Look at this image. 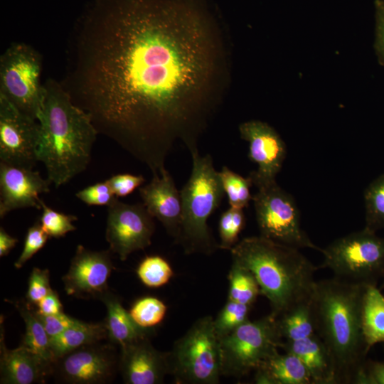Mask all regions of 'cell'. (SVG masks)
I'll return each instance as SVG.
<instances>
[{"label":"cell","mask_w":384,"mask_h":384,"mask_svg":"<svg viewBox=\"0 0 384 384\" xmlns=\"http://www.w3.org/2000/svg\"><path fill=\"white\" fill-rule=\"evenodd\" d=\"M154 218L143 203H127L117 198L107 207L105 238L109 250L124 261L133 252L149 246Z\"/></svg>","instance_id":"8fae6325"},{"label":"cell","mask_w":384,"mask_h":384,"mask_svg":"<svg viewBox=\"0 0 384 384\" xmlns=\"http://www.w3.org/2000/svg\"><path fill=\"white\" fill-rule=\"evenodd\" d=\"M376 43L375 47L380 61L384 64V0H376Z\"/></svg>","instance_id":"60d3db41"},{"label":"cell","mask_w":384,"mask_h":384,"mask_svg":"<svg viewBox=\"0 0 384 384\" xmlns=\"http://www.w3.org/2000/svg\"><path fill=\"white\" fill-rule=\"evenodd\" d=\"M321 252L320 267L330 270L339 279L376 284L384 277V238L366 228L334 240Z\"/></svg>","instance_id":"ba28073f"},{"label":"cell","mask_w":384,"mask_h":384,"mask_svg":"<svg viewBox=\"0 0 384 384\" xmlns=\"http://www.w3.org/2000/svg\"><path fill=\"white\" fill-rule=\"evenodd\" d=\"M169 375L179 384H217L221 373L219 338L213 318L197 319L168 352Z\"/></svg>","instance_id":"8992f818"},{"label":"cell","mask_w":384,"mask_h":384,"mask_svg":"<svg viewBox=\"0 0 384 384\" xmlns=\"http://www.w3.org/2000/svg\"><path fill=\"white\" fill-rule=\"evenodd\" d=\"M60 82L99 134L152 175L189 152L216 105L219 48L193 0H94L77 21Z\"/></svg>","instance_id":"6da1fadb"},{"label":"cell","mask_w":384,"mask_h":384,"mask_svg":"<svg viewBox=\"0 0 384 384\" xmlns=\"http://www.w3.org/2000/svg\"><path fill=\"white\" fill-rule=\"evenodd\" d=\"M257 188L252 201L260 235L299 249L321 251L302 230L299 208L291 194L276 181Z\"/></svg>","instance_id":"30bf717a"},{"label":"cell","mask_w":384,"mask_h":384,"mask_svg":"<svg viewBox=\"0 0 384 384\" xmlns=\"http://www.w3.org/2000/svg\"><path fill=\"white\" fill-rule=\"evenodd\" d=\"M252 306L228 299L215 319L214 329L218 338L234 331L249 320Z\"/></svg>","instance_id":"4dcf8cb0"},{"label":"cell","mask_w":384,"mask_h":384,"mask_svg":"<svg viewBox=\"0 0 384 384\" xmlns=\"http://www.w3.org/2000/svg\"><path fill=\"white\" fill-rule=\"evenodd\" d=\"M363 338L369 351L376 343L384 342V296L376 284H366L361 306Z\"/></svg>","instance_id":"cb8c5ba5"},{"label":"cell","mask_w":384,"mask_h":384,"mask_svg":"<svg viewBox=\"0 0 384 384\" xmlns=\"http://www.w3.org/2000/svg\"><path fill=\"white\" fill-rule=\"evenodd\" d=\"M382 287L384 288V282H383V287Z\"/></svg>","instance_id":"ee69618b"},{"label":"cell","mask_w":384,"mask_h":384,"mask_svg":"<svg viewBox=\"0 0 384 384\" xmlns=\"http://www.w3.org/2000/svg\"><path fill=\"white\" fill-rule=\"evenodd\" d=\"M190 154L192 169L180 191L182 219L176 242L181 245L186 254L210 255L219 248V244L212 237L207 220L220 205L225 192L211 156H201L198 149Z\"/></svg>","instance_id":"5b68a950"},{"label":"cell","mask_w":384,"mask_h":384,"mask_svg":"<svg viewBox=\"0 0 384 384\" xmlns=\"http://www.w3.org/2000/svg\"><path fill=\"white\" fill-rule=\"evenodd\" d=\"M167 306L154 297H144L136 301L129 310L134 321L145 329H151L160 324L166 313Z\"/></svg>","instance_id":"1f68e13d"},{"label":"cell","mask_w":384,"mask_h":384,"mask_svg":"<svg viewBox=\"0 0 384 384\" xmlns=\"http://www.w3.org/2000/svg\"><path fill=\"white\" fill-rule=\"evenodd\" d=\"M112 192L117 197H124L132 193L145 181L142 175L121 174L107 179Z\"/></svg>","instance_id":"74e56055"},{"label":"cell","mask_w":384,"mask_h":384,"mask_svg":"<svg viewBox=\"0 0 384 384\" xmlns=\"http://www.w3.org/2000/svg\"><path fill=\"white\" fill-rule=\"evenodd\" d=\"M245 223L243 209L230 207L223 212L218 224L219 248L230 250L238 242V237Z\"/></svg>","instance_id":"d6a6232c"},{"label":"cell","mask_w":384,"mask_h":384,"mask_svg":"<svg viewBox=\"0 0 384 384\" xmlns=\"http://www.w3.org/2000/svg\"><path fill=\"white\" fill-rule=\"evenodd\" d=\"M107 308L105 321L108 338L112 343L119 345L120 348L138 340L149 338L151 329L139 326L122 304L121 299L110 290L101 296L100 299Z\"/></svg>","instance_id":"7402d4cb"},{"label":"cell","mask_w":384,"mask_h":384,"mask_svg":"<svg viewBox=\"0 0 384 384\" xmlns=\"http://www.w3.org/2000/svg\"><path fill=\"white\" fill-rule=\"evenodd\" d=\"M240 137L249 144V159L257 165L248 177L256 188L276 181L285 159L284 142L267 123L250 120L239 126Z\"/></svg>","instance_id":"5bb4252c"},{"label":"cell","mask_w":384,"mask_h":384,"mask_svg":"<svg viewBox=\"0 0 384 384\" xmlns=\"http://www.w3.org/2000/svg\"><path fill=\"white\" fill-rule=\"evenodd\" d=\"M219 175L230 207L242 209L246 208L252 201L250 193L252 183L250 178L248 176L242 177L226 166H223Z\"/></svg>","instance_id":"83f0119b"},{"label":"cell","mask_w":384,"mask_h":384,"mask_svg":"<svg viewBox=\"0 0 384 384\" xmlns=\"http://www.w3.org/2000/svg\"><path fill=\"white\" fill-rule=\"evenodd\" d=\"M284 341H296L316 334L311 298L300 302L277 317Z\"/></svg>","instance_id":"484cf974"},{"label":"cell","mask_w":384,"mask_h":384,"mask_svg":"<svg viewBox=\"0 0 384 384\" xmlns=\"http://www.w3.org/2000/svg\"><path fill=\"white\" fill-rule=\"evenodd\" d=\"M36 311L41 315H55L63 313V308L57 292L53 290L36 305Z\"/></svg>","instance_id":"b9f144b4"},{"label":"cell","mask_w":384,"mask_h":384,"mask_svg":"<svg viewBox=\"0 0 384 384\" xmlns=\"http://www.w3.org/2000/svg\"><path fill=\"white\" fill-rule=\"evenodd\" d=\"M230 251L233 261L254 274L274 317L311 298L319 267L299 248L260 235L243 238Z\"/></svg>","instance_id":"277c9868"},{"label":"cell","mask_w":384,"mask_h":384,"mask_svg":"<svg viewBox=\"0 0 384 384\" xmlns=\"http://www.w3.org/2000/svg\"><path fill=\"white\" fill-rule=\"evenodd\" d=\"M364 203L365 228L374 232L384 228V173L366 189Z\"/></svg>","instance_id":"f1b7e54d"},{"label":"cell","mask_w":384,"mask_h":384,"mask_svg":"<svg viewBox=\"0 0 384 384\" xmlns=\"http://www.w3.org/2000/svg\"><path fill=\"white\" fill-rule=\"evenodd\" d=\"M76 197L88 206H110L117 197L106 181L89 186L75 194Z\"/></svg>","instance_id":"8d00e7d4"},{"label":"cell","mask_w":384,"mask_h":384,"mask_svg":"<svg viewBox=\"0 0 384 384\" xmlns=\"http://www.w3.org/2000/svg\"><path fill=\"white\" fill-rule=\"evenodd\" d=\"M4 331L1 323L0 383L31 384L44 383L52 374L53 366L27 348L20 345L8 349L4 343Z\"/></svg>","instance_id":"d6986e66"},{"label":"cell","mask_w":384,"mask_h":384,"mask_svg":"<svg viewBox=\"0 0 384 384\" xmlns=\"http://www.w3.org/2000/svg\"><path fill=\"white\" fill-rule=\"evenodd\" d=\"M137 274L141 282L149 287H159L169 282L174 275L170 264L162 257H146L139 265Z\"/></svg>","instance_id":"f546056e"},{"label":"cell","mask_w":384,"mask_h":384,"mask_svg":"<svg viewBox=\"0 0 384 384\" xmlns=\"http://www.w3.org/2000/svg\"><path fill=\"white\" fill-rule=\"evenodd\" d=\"M283 341L277 318L271 314L249 319L219 338L222 376L241 378L255 371Z\"/></svg>","instance_id":"52a82bcc"},{"label":"cell","mask_w":384,"mask_h":384,"mask_svg":"<svg viewBox=\"0 0 384 384\" xmlns=\"http://www.w3.org/2000/svg\"><path fill=\"white\" fill-rule=\"evenodd\" d=\"M356 384H384V362L366 361L358 372Z\"/></svg>","instance_id":"ab89813d"},{"label":"cell","mask_w":384,"mask_h":384,"mask_svg":"<svg viewBox=\"0 0 384 384\" xmlns=\"http://www.w3.org/2000/svg\"><path fill=\"white\" fill-rule=\"evenodd\" d=\"M44 85L46 96L38 118L37 157L46 166L47 179L58 188L87 169L99 133L90 117L72 102L60 82L48 79Z\"/></svg>","instance_id":"7a4b0ae2"},{"label":"cell","mask_w":384,"mask_h":384,"mask_svg":"<svg viewBox=\"0 0 384 384\" xmlns=\"http://www.w3.org/2000/svg\"><path fill=\"white\" fill-rule=\"evenodd\" d=\"M110 250L93 251L79 245L62 280L68 295L100 299L109 290L108 279L114 269Z\"/></svg>","instance_id":"9a60e30c"},{"label":"cell","mask_w":384,"mask_h":384,"mask_svg":"<svg viewBox=\"0 0 384 384\" xmlns=\"http://www.w3.org/2000/svg\"><path fill=\"white\" fill-rule=\"evenodd\" d=\"M119 357L112 343L85 345L58 358L52 374L66 383H107L119 370Z\"/></svg>","instance_id":"7c38bea8"},{"label":"cell","mask_w":384,"mask_h":384,"mask_svg":"<svg viewBox=\"0 0 384 384\" xmlns=\"http://www.w3.org/2000/svg\"><path fill=\"white\" fill-rule=\"evenodd\" d=\"M51 183L33 169L0 163V218L23 208L41 209L40 194L48 193Z\"/></svg>","instance_id":"2e32d148"},{"label":"cell","mask_w":384,"mask_h":384,"mask_svg":"<svg viewBox=\"0 0 384 384\" xmlns=\"http://www.w3.org/2000/svg\"><path fill=\"white\" fill-rule=\"evenodd\" d=\"M41 68L40 53L24 43H11L0 57V95L37 121L46 96Z\"/></svg>","instance_id":"9c48e42d"},{"label":"cell","mask_w":384,"mask_h":384,"mask_svg":"<svg viewBox=\"0 0 384 384\" xmlns=\"http://www.w3.org/2000/svg\"><path fill=\"white\" fill-rule=\"evenodd\" d=\"M40 124L0 95V159L33 169L38 161Z\"/></svg>","instance_id":"4fadbf2b"},{"label":"cell","mask_w":384,"mask_h":384,"mask_svg":"<svg viewBox=\"0 0 384 384\" xmlns=\"http://www.w3.org/2000/svg\"><path fill=\"white\" fill-rule=\"evenodd\" d=\"M254 381L257 384H313L307 368L297 356L278 351L255 370Z\"/></svg>","instance_id":"44dd1931"},{"label":"cell","mask_w":384,"mask_h":384,"mask_svg":"<svg viewBox=\"0 0 384 384\" xmlns=\"http://www.w3.org/2000/svg\"><path fill=\"white\" fill-rule=\"evenodd\" d=\"M18 240L9 235L6 230L0 228V257L7 255L10 251L15 247Z\"/></svg>","instance_id":"7bdbcfd3"},{"label":"cell","mask_w":384,"mask_h":384,"mask_svg":"<svg viewBox=\"0 0 384 384\" xmlns=\"http://www.w3.org/2000/svg\"><path fill=\"white\" fill-rule=\"evenodd\" d=\"M280 348L297 356L307 368L313 384H336L335 368L325 344L315 334L309 337L283 341Z\"/></svg>","instance_id":"ffe728a7"},{"label":"cell","mask_w":384,"mask_h":384,"mask_svg":"<svg viewBox=\"0 0 384 384\" xmlns=\"http://www.w3.org/2000/svg\"><path fill=\"white\" fill-rule=\"evenodd\" d=\"M366 285L334 277L316 281L311 297L316 334L331 356L337 383H353L369 351L361 326Z\"/></svg>","instance_id":"3957f363"},{"label":"cell","mask_w":384,"mask_h":384,"mask_svg":"<svg viewBox=\"0 0 384 384\" xmlns=\"http://www.w3.org/2000/svg\"><path fill=\"white\" fill-rule=\"evenodd\" d=\"M119 371L127 384H159L169 375L168 352L156 349L149 338L121 348Z\"/></svg>","instance_id":"e0dca14e"},{"label":"cell","mask_w":384,"mask_h":384,"mask_svg":"<svg viewBox=\"0 0 384 384\" xmlns=\"http://www.w3.org/2000/svg\"><path fill=\"white\" fill-rule=\"evenodd\" d=\"M108 338L104 323H86L78 320L58 336L50 338V345L55 360L87 344L100 342Z\"/></svg>","instance_id":"603a6c76"},{"label":"cell","mask_w":384,"mask_h":384,"mask_svg":"<svg viewBox=\"0 0 384 384\" xmlns=\"http://www.w3.org/2000/svg\"><path fill=\"white\" fill-rule=\"evenodd\" d=\"M228 299L252 306L260 295L254 274L247 268L233 261L228 272Z\"/></svg>","instance_id":"4316f807"},{"label":"cell","mask_w":384,"mask_h":384,"mask_svg":"<svg viewBox=\"0 0 384 384\" xmlns=\"http://www.w3.org/2000/svg\"><path fill=\"white\" fill-rule=\"evenodd\" d=\"M49 236L45 233L40 222H36L28 229L23 250L14 263L16 269H20L38 252L46 243Z\"/></svg>","instance_id":"e575fe53"},{"label":"cell","mask_w":384,"mask_h":384,"mask_svg":"<svg viewBox=\"0 0 384 384\" xmlns=\"http://www.w3.org/2000/svg\"><path fill=\"white\" fill-rule=\"evenodd\" d=\"M36 314L50 338L61 334L78 321L63 312L55 315H41L37 312Z\"/></svg>","instance_id":"f35d334b"},{"label":"cell","mask_w":384,"mask_h":384,"mask_svg":"<svg viewBox=\"0 0 384 384\" xmlns=\"http://www.w3.org/2000/svg\"><path fill=\"white\" fill-rule=\"evenodd\" d=\"M139 192L149 213L176 240L181 229L182 201L170 173L166 169L159 175H152L151 181L139 187Z\"/></svg>","instance_id":"ac0fdd59"},{"label":"cell","mask_w":384,"mask_h":384,"mask_svg":"<svg viewBox=\"0 0 384 384\" xmlns=\"http://www.w3.org/2000/svg\"><path fill=\"white\" fill-rule=\"evenodd\" d=\"M42 215L40 223L45 233L51 238H59L73 231L76 227L73 224L78 218L53 210L41 201Z\"/></svg>","instance_id":"836d02e7"},{"label":"cell","mask_w":384,"mask_h":384,"mask_svg":"<svg viewBox=\"0 0 384 384\" xmlns=\"http://www.w3.org/2000/svg\"><path fill=\"white\" fill-rule=\"evenodd\" d=\"M52 291L53 289L50 285L49 270L34 267L28 279L26 302L29 306H36L41 299Z\"/></svg>","instance_id":"d590c367"},{"label":"cell","mask_w":384,"mask_h":384,"mask_svg":"<svg viewBox=\"0 0 384 384\" xmlns=\"http://www.w3.org/2000/svg\"><path fill=\"white\" fill-rule=\"evenodd\" d=\"M16 306L26 325V332L21 345L53 366L55 360L50 349V337L38 319L36 310L26 302H18Z\"/></svg>","instance_id":"d4e9b609"}]
</instances>
